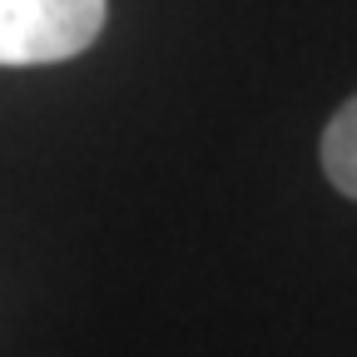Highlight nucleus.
<instances>
[{
    "instance_id": "f257e3e1",
    "label": "nucleus",
    "mask_w": 357,
    "mask_h": 357,
    "mask_svg": "<svg viewBox=\"0 0 357 357\" xmlns=\"http://www.w3.org/2000/svg\"><path fill=\"white\" fill-rule=\"evenodd\" d=\"M109 0H0V65H60L100 40Z\"/></svg>"
},
{
    "instance_id": "f03ea898",
    "label": "nucleus",
    "mask_w": 357,
    "mask_h": 357,
    "mask_svg": "<svg viewBox=\"0 0 357 357\" xmlns=\"http://www.w3.org/2000/svg\"><path fill=\"white\" fill-rule=\"evenodd\" d=\"M323 174L333 178L337 194L357 199V95L323 129Z\"/></svg>"
}]
</instances>
